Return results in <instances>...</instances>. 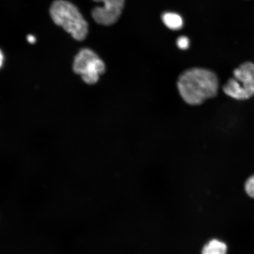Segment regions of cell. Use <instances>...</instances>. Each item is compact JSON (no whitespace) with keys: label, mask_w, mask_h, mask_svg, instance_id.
Returning a JSON list of instances; mask_svg holds the SVG:
<instances>
[{"label":"cell","mask_w":254,"mask_h":254,"mask_svg":"<svg viewBox=\"0 0 254 254\" xmlns=\"http://www.w3.org/2000/svg\"><path fill=\"white\" fill-rule=\"evenodd\" d=\"M177 87L187 104L199 106L217 96L220 88V79L211 69L192 68L180 75Z\"/></svg>","instance_id":"obj_1"},{"label":"cell","mask_w":254,"mask_h":254,"mask_svg":"<svg viewBox=\"0 0 254 254\" xmlns=\"http://www.w3.org/2000/svg\"><path fill=\"white\" fill-rule=\"evenodd\" d=\"M55 23L71 35L73 39L82 41L88 34V24L76 6L66 0H56L50 9Z\"/></svg>","instance_id":"obj_2"},{"label":"cell","mask_w":254,"mask_h":254,"mask_svg":"<svg viewBox=\"0 0 254 254\" xmlns=\"http://www.w3.org/2000/svg\"><path fill=\"white\" fill-rule=\"evenodd\" d=\"M231 100L243 102L254 97V62L246 61L233 69L229 79L222 87Z\"/></svg>","instance_id":"obj_3"},{"label":"cell","mask_w":254,"mask_h":254,"mask_svg":"<svg viewBox=\"0 0 254 254\" xmlns=\"http://www.w3.org/2000/svg\"><path fill=\"white\" fill-rule=\"evenodd\" d=\"M72 68L76 74L81 76L85 83L93 85L106 71V65L94 51L83 49L75 57Z\"/></svg>","instance_id":"obj_4"},{"label":"cell","mask_w":254,"mask_h":254,"mask_svg":"<svg viewBox=\"0 0 254 254\" xmlns=\"http://www.w3.org/2000/svg\"><path fill=\"white\" fill-rule=\"evenodd\" d=\"M103 3V5L96 7L91 11L94 20L98 24L110 26L115 24L122 15L125 0H93Z\"/></svg>","instance_id":"obj_5"},{"label":"cell","mask_w":254,"mask_h":254,"mask_svg":"<svg viewBox=\"0 0 254 254\" xmlns=\"http://www.w3.org/2000/svg\"><path fill=\"white\" fill-rule=\"evenodd\" d=\"M161 18L164 25L171 30H179L183 27V18L182 16L176 12H164L162 15Z\"/></svg>","instance_id":"obj_6"},{"label":"cell","mask_w":254,"mask_h":254,"mask_svg":"<svg viewBox=\"0 0 254 254\" xmlns=\"http://www.w3.org/2000/svg\"><path fill=\"white\" fill-rule=\"evenodd\" d=\"M226 244L218 240H212L206 244L202 250V254H227Z\"/></svg>","instance_id":"obj_7"},{"label":"cell","mask_w":254,"mask_h":254,"mask_svg":"<svg viewBox=\"0 0 254 254\" xmlns=\"http://www.w3.org/2000/svg\"><path fill=\"white\" fill-rule=\"evenodd\" d=\"M245 189L247 194L254 198V175L247 181Z\"/></svg>","instance_id":"obj_8"},{"label":"cell","mask_w":254,"mask_h":254,"mask_svg":"<svg viewBox=\"0 0 254 254\" xmlns=\"http://www.w3.org/2000/svg\"><path fill=\"white\" fill-rule=\"evenodd\" d=\"M190 44V41L189 38L186 36L179 37L177 40V47L181 50H186L188 49Z\"/></svg>","instance_id":"obj_9"},{"label":"cell","mask_w":254,"mask_h":254,"mask_svg":"<svg viewBox=\"0 0 254 254\" xmlns=\"http://www.w3.org/2000/svg\"><path fill=\"white\" fill-rule=\"evenodd\" d=\"M5 60V57L4 53L2 52V50L0 49V69H1L3 65H4Z\"/></svg>","instance_id":"obj_10"},{"label":"cell","mask_w":254,"mask_h":254,"mask_svg":"<svg viewBox=\"0 0 254 254\" xmlns=\"http://www.w3.org/2000/svg\"><path fill=\"white\" fill-rule=\"evenodd\" d=\"M27 41L28 43L31 44H33L36 43V39L33 35H28L27 38Z\"/></svg>","instance_id":"obj_11"}]
</instances>
